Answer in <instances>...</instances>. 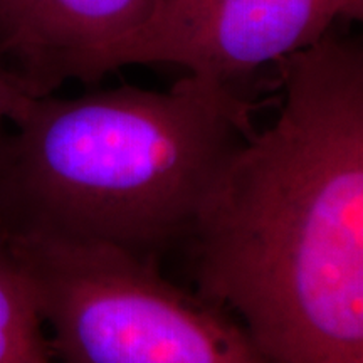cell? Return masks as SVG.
I'll return each instance as SVG.
<instances>
[{
  "mask_svg": "<svg viewBox=\"0 0 363 363\" xmlns=\"http://www.w3.org/2000/svg\"><path fill=\"white\" fill-rule=\"evenodd\" d=\"M274 123L227 163L187 244L199 294L272 363H363V44L278 65Z\"/></svg>",
  "mask_w": 363,
  "mask_h": 363,
  "instance_id": "1",
  "label": "cell"
},
{
  "mask_svg": "<svg viewBox=\"0 0 363 363\" xmlns=\"http://www.w3.org/2000/svg\"><path fill=\"white\" fill-rule=\"evenodd\" d=\"M234 86L185 74L78 98H27L0 150V239L96 242L155 261L187 242L256 133Z\"/></svg>",
  "mask_w": 363,
  "mask_h": 363,
  "instance_id": "2",
  "label": "cell"
},
{
  "mask_svg": "<svg viewBox=\"0 0 363 363\" xmlns=\"http://www.w3.org/2000/svg\"><path fill=\"white\" fill-rule=\"evenodd\" d=\"M0 246L33 288L54 363H272L234 315L155 261L76 240Z\"/></svg>",
  "mask_w": 363,
  "mask_h": 363,
  "instance_id": "3",
  "label": "cell"
},
{
  "mask_svg": "<svg viewBox=\"0 0 363 363\" xmlns=\"http://www.w3.org/2000/svg\"><path fill=\"white\" fill-rule=\"evenodd\" d=\"M360 13L362 0H158L152 19L118 54L115 71L174 65L235 88Z\"/></svg>",
  "mask_w": 363,
  "mask_h": 363,
  "instance_id": "4",
  "label": "cell"
},
{
  "mask_svg": "<svg viewBox=\"0 0 363 363\" xmlns=\"http://www.w3.org/2000/svg\"><path fill=\"white\" fill-rule=\"evenodd\" d=\"M158 0H0V81L26 98L98 83Z\"/></svg>",
  "mask_w": 363,
  "mask_h": 363,
  "instance_id": "5",
  "label": "cell"
},
{
  "mask_svg": "<svg viewBox=\"0 0 363 363\" xmlns=\"http://www.w3.org/2000/svg\"><path fill=\"white\" fill-rule=\"evenodd\" d=\"M0 363H54L33 288L0 246Z\"/></svg>",
  "mask_w": 363,
  "mask_h": 363,
  "instance_id": "6",
  "label": "cell"
},
{
  "mask_svg": "<svg viewBox=\"0 0 363 363\" xmlns=\"http://www.w3.org/2000/svg\"><path fill=\"white\" fill-rule=\"evenodd\" d=\"M27 101L26 96L16 93L12 88L0 81V123H12L24 108Z\"/></svg>",
  "mask_w": 363,
  "mask_h": 363,
  "instance_id": "7",
  "label": "cell"
},
{
  "mask_svg": "<svg viewBox=\"0 0 363 363\" xmlns=\"http://www.w3.org/2000/svg\"><path fill=\"white\" fill-rule=\"evenodd\" d=\"M6 135H7L6 125L0 123V150H2V145H4V140H6Z\"/></svg>",
  "mask_w": 363,
  "mask_h": 363,
  "instance_id": "8",
  "label": "cell"
}]
</instances>
